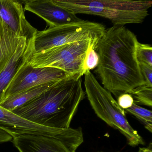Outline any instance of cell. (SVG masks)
<instances>
[{
  "mask_svg": "<svg viewBox=\"0 0 152 152\" xmlns=\"http://www.w3.org/2000/svg\"><path fill=\"white\" fill-rule=\"evenodd\" d=\"M137 36L124 26L106 29L98 43L96 72L103 87L118 96L145 84L136 56Z\"/></svg>",
  "mask_w": 152,
  "mask_h": 152,
  "instance_id": "1",
  "label": "cell"
},
{
  "mask_svg": "<svg viewBox=\"0 0 152 152\" xmlns=\"http://www.w3.org/2000/svg\"><path fill=\"white\" fill-rule=\"evenodd\" d=\"M80 75L57 81L39 96L11 112L34 123L57 129L70 128L85 98Z\"/></svg>",
  "mask_w": 152,
  "mask_h": 152,
  "instance_id": "2",
  "label": "cell"
},
{
  "mask_svg": "<svg viewBox=\"0 0 152 152\" xmlns=\"http://www.w3.org/2000/svg\"><path fill=\"white\" fill-rule=\"evenodd\" d=\"M54 3L75 15L98 16L113 26L141 23L149 15L152 1L53 0Z\"/></svg>",
  "mask_w": 152,
  "mask_h": 152,
  "instance_id": "3",
  "label": "cell"
},
{
  "mask_svg": "<svg viewBox=\"0 0 152 152\" xmlns=\"http://www.w3.org/2000/svg\"><path fill=\"white\" fill-rule=\"evenodd\" d=\"M84 84L88 100L99 118L110 127L118 130L125 137L129 145L134 147L145 144L142 137L129 123L124 110L91 72L84 74Z\"/></svg>",
  "mask_w": 152,
  "mask_h": 152,
  "instance_id": "4",
  "label": "cell"
},
{
  "mask_svg": "<svg viewBox=\"0 0 152 152\" xmlns=\"http://www.w3.org/2000/svg\"><path fill=\"white\" fill-rule=\"evenodd\" d=\"M105 30L101 24L83 20L79 23L49 27L40 31L37 30L34 36V53L82 41L98 43Z\"/></svg>",
  "mask_w": 152,
  "mask_h": 152,
  "instance_id": "5",
  "label": "cell"
},
{
  "mask_svg": "<svg viewBox=\"0 0 152 152\" xmlns=\"http://www.w3.org/2000/svg\"><path fill=\"white\" fill-rule=\"evenodd\" d=\"M98 43L85 40L51 48L34 53L29 64L33 67L57 68L70 75H84L83 66L88 51L96 49Z\"/></svg>",
  "mask_w": 152,
  "mask_h": 152,
  "instance_id": "6",
  "label": "cell"
},
{
  "mask_svg": "<svg viewBox=\"0 0 152 152\" xmlns=\"http://www.w3.org/2000/svg\"><path fill=\"white\" fill-rule=\"evenodd\" d=\"M0 128L11 136L17 134L43 135L59 139L78 148L83 143L81 127L57 129L42 126L30 121L0 106Z\"/></svg>",
  "mask_w": 152,
  "mask_h": 152,
  "instance_id": "7",
  "label": "cell"
},
{
  "mask_svg": "<svg viewBox=\"0 0 152 152\" xmlns=\"http://www.w3.org/2000/svg\"><path fill=\"white\" fill-rule=\"evenodd\" d=\"M29 62L20 68L9 84L3 100L34 87L72 76L57 68L33 67L29 64Z\"/></svg>",
  "mask_w": 152,
  "mask_h": 152,
  "instance_id": "8",
  "label": "cell"
},
{
  "mask_svg": "<svg viewBox=\"0 0 152 152\" xmlns=\"http://www.w3.org/2000/svg\"><path fill=\"white\" fill-rule=\"evenodd\" d=\"M24 9L44 20L49 27L79 23L82 19L57 5L53 0H27L23 1Z\"/></svg>",
  "mask_w": 152,
  "mask_h": 152,
  "instance_id": "9",
  "label": "cell"
},
{
  "mask_svg": "<svg viewBox=\"0 0 152 152\" xmlns=\"http://www.w3.org/2000/svg\"><path fill=\"white\" fill-rule=\"evenodd\" d=\"M12 142L19 152H75L77 148L59 139L43 135H13Z\"/></svg>",
  "mask_w": 152,
  "mask_h": 152,
  "instance_id": "10",
  "label": "cell"
},
{
  "mask_svg": "<svg viewBox=\"0 0 152 152\" xmlns=\"http://www.w3.org/2000/svg\"><path fill=\"white\" fill-rule=\"evenodd\" d=\"M25 10L22 1L0 0V18L16 35L30 39L37 30L26 19Z\"/></svg>",
  "mask_w": 152,
  "mask_h": 152,
  "instance_id": "11",
  "label": "cell"
},
{
  "mask_svg": "<svg viewBox=\"0 0 152 152\" xmlns=\"http://www.w3.org/2000/svg\"><path fill=\"white\" fill-rule=\"evenodd\" d=\"M34 53V37L28 39L22 38L14 54L0 73V104L10 82L20 68L30 61Z\"/></svg>",
  "mask_w": 152,
  "mask_h": 152,
  "instance_id": "12",
  "label": "cell"
},
{
  "mask_svg": "<svg viewBox=\"0 0 152 152\" xmlns=\"http://www.w3.org/2000/svg\"><path fill=\"white\" fill-rule=\"evenodd\" d=\"M21 39L0 18V73L14 54Z\"/></svg>",
  "mask_w": 152,
  "mask_h": 152,
  "instance_id": "13",
  "label": "cell"
},
{
  "mask_svg": "<svg viewBox=\"0 0 152 152\" xmlns=\"http://www.w3.org/2000/svg\"><path fill=\"white\" fill-rule=\"evenodd\" d=\"M56 81L34 87L7 98L0 104V106L8 111H13L39 96L52 87Z\"/></svg>",
  "mask_w": 152,
  "mask_h": 152,
  "instance_id": "14",
  "label": "cell"
},
{
  "mask_svg": "<svg viewBox=\"0 0 152 152\" xmlns=\"http://www.w3.org/2000/svg\"><path fill=\"white\" fill-rule=\"evenodd\" d=\"M125 113L134 115L144 124L145 128L150 132L152 130V112L133 103L129 108L124 110Z\"/></svg>",
  "mask_w": 152,
  "mask_h": 152,
  "instance_id": "15",
  "label": "cell"
},
{
  "mask_svg": "<svg viewBox=\"0 0 152 152\" xmlns=\"http://www.w3.org/2000/svg\"><path fill=\"white\" fill-rule=\"evenodd\" d=\"M135 104L151 107L152 106V87L144 85L135 88L130 93Z\"/></svg>",
  "mask_w": 152,
  "mask_h": 152,
  "instance_id": "16",
  "label": "cell"
},
{
  "mask_svg": "<svg viewBox=\"0 0 152 152\" xmlns=\"http://www.w3.org/2000/svg\"><path fill=\"white\" fill-rule=\"evenodd\" d=\"M136 56L139 64L152 67V47L149 44L138 42L136 48Z\"/></svg>",
  "mask_w": 152,
  "mask_h": 152,
  "instance_id": "17",
  "label": "cell"
},
{
  "mask_svg": "<svg viewBox=\"0 0 152 152\" xmlns=\"http://www.w3.org/2000/svg\"><path fill=\"white\" fill-rule=\"evenodd\" d=\"M99 63V56L96 50L91 48L88 51L85 61H84L83 70L84 74L87 72H90L91 70L97 67Z\"/></svg>",
  "mask_w": 152,
  "mask_h": 152,
  "instance_id": "18",
  "label": "cell"
},
{
  "mask_svg": "<svg viewBox=\"0 0 152 152\" xmlns=\"http://www.w3.org/2000/svg\"><path fill=\"white\" fill-rule=\"evenodd\" d=\"M117 102L121 108L125 110L132 105L134 103V99L131 94L123 93L118 96Z\"/></svg>",
  "mask_w": 152,
  "mask_h": 152,
  "instance_id": "19",
  "label": "cell"
},
{
  "mask_svg": "<svg viewBox=\"0 0 152 152\" xmlns=\"http://www.w3.org/2000/svg\"><path fill=\"white\" fill-rule=\"evenodd\" d=\"M139 64L145 85L152 87V67L144 64Z\"/></svg>",
  "mask_w": 152,
  "mask_h": 152,
  "instance_id": "20",
  "label": "cell"
},
{
  "mask_svg": "<svg viewBox=\"0 0 152 152\" xmlns=\"http://www.w3.org/2000/svg\"><path fill=\"white\" fill-rule=\"evenodd\" d=\"M13 137L9 133L0 128V143L12 141Z\"/></svg>",
  "mask_w": 152,
  "mask_h": 152,
  "instance_id": "21",
  "label": "cell"
},
{
  "mask_svg": "<svg viewBox=\"0 0 152 152\" xmlns=\"http://www.w3.org/2000/svg\"><path fill=\"white\" fill-rule=\"evenodd\" d=\"M138 152H152V145L150 143L148 147L140 148Z\"/></svg>",
  "mask_w": 152,
  "mask_h": 152,
  "instance_id": "22",
  "label": "cell"
},
{
  "mask_svg": "<svg viewBox=\"0 0 152 152\" xmlns=\"http://www.w3.org/2000/svg\"><path fill=\"white\" fill-rule=\"evenodd\" d=\"M104 152V151H100V152Z\"/></svg>",
  "mask_w": 152,
  "mask_h": 152,
  "instance_id": "23",
  "label": "cell"
}]
</instances>
